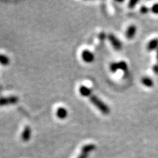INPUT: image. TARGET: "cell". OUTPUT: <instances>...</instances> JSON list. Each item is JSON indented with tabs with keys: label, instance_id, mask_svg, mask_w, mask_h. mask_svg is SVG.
<instances>
[{
	"label": "cell",
	"instance_id": "cell-1",
	"mask_svg": "<svg viewBox=\"0 0 158 158\" xmlns=\"http://www.w3.org/2000/svg\"><path fill=\"white\" fill-rule=\"evenodd\" d=\"M90 101L92 104L98 108L102 114H108L110 113V108L106 104H105L100 99H99L95 95H92L90 97Z\"/></svg>",
	"mask_w": 158,
	"mask_h": 158
},
{
	"label": "cell",
	"instance_id": "cell-2",
	"mask_svg": "<svg viewBox=\"0 0 158 158\" xmlns=\"http://www.w3.org/2000/svg\"><path fill=\"white\" fill-rule=\"evenodd\" d=\"M118 70H122L125 72L127 70V64L124 61H121L119 62H114L110 64V70L112 73H115Z\"/></svg>",
	"mask_w": 158,
	"mask_h": 158
},
{
	"label": "cell",
	"instance_id": "cell-3",
	"mask_svg": "<svg viewBox=\"0 0 158 158\" xmlns=\"http://www.w3.org/2000/svg\"><path fill=\"white\" fill-rule=\"evenodd\" d=\"M18 102H19V98L16 96H10L7 97V98H0V106L15 104Z\"/></svg>",
	"mask_w": 158,
	"mask_h": 158
},
{
	"label": "cell",
	"instance_id": "cell-4",
	"mask_svg": "<svg viewBox=\"0 0 158 158\" xmlns=\"http://www.w3.org/2000/svg\"><path fill=\"white\" fill-rule=\"evenodd\" d=\"M108 39H109L110 43L116 50H120L122 47V43L120 42L119 40L117 37H116L113 34H109L108 35Z\"/></svg>",
	"mask_w": 158,
	"mask_h": 158
},
{
	"label": "cell",
	"instance_id": "cell-5",
	"mask_svg": "<svg viewBox=\"0 0 158 158\" xmlns=\"http://www.w3.org/2000/svg\"><path fill=\"white\" fill-rule=\"evenodd\" d=\"M81 57L84 62H89V63L93 62L94 59V55L89 50L83 51L81 54Z\"/></svg>",
	"mask_w": 158,
	"mask_h": 158
},
{
	"label": "cell",
	"instance_id": "cell-6",
	"mask_svg": "<svg viewBox=\"0 0 158 158\" xmlns=\"http://www.w3.org/2000/svg\"><path fill=\"white\" fill-rule=\"evenodd\" d=\"M31 130L30 127L29 126H27L25 127L24 129H23L22 133H21V139L23 140V141H28L29 139L31 138Z\"/></svg>",
	"mask_w": 158,
	"mask_h": 158
},
{
	"label": "cell",
	"instance_id": "cell-7",
	"mask_svg": "<svg viewBox=\"0 0 158 158\" xmlns=\"http://www.w3.org/2000/svg\"><path fill=\"white\" fill-rule=\"evenodd\" d=\"M136 34V27L131 25L128 27L126 31V37L128 39H133Z\"/></svg>",
	"mask_w": 158,
	"mask_h": 158
},
{
	"label": "cell",
	"instance_id": "cell-8",
	"mask_svg": "<svg viewBox=\"0 0 158 158\" xmlns=\"http://www.w3.org/2000/svg\"><path fill=\"white\" fill-rule=\"evenodd\" d=\"M68 110H67L66 108H64L61 107L59 108L58 109L56 110V116L57 117L60 118V119H64V118L68 116Z\"/></svg>",
	"mask_w": 158,
	"mask_h": 158
},
{
	"label": "cell",
	"instance_id": "cell-9",
	"mask_svg": "<svg viewBox=\"0 0 158 158\" xmlns=\"http://www.w3.org/2000/svg\"><path fill=\"white\" fill-rule=\"evenodd\" d=\"M155 49H158V39L155 38L149 41L147 45V50L149 51H154Z\"/></svg>",
	"mask_w": 158,
	"mask_h": 158
},
{
	"label": "cell",
	"instance_id": "cell-10",
	"mask_svg": "<svg viewBox=\"0 0 158 158\" xmlns=\"http://www.w3.org/2000/svg\"><path fill=\"white\" fill-rule=\"evenodd\" d=\"M79 92H80V94H81L82 96L88 97L90 96L91 94H92V90L86 86L82 85V86H81L80 88H79Z\"/></svg>",
	"mask_w": 158,
	"mask_h": 158
},
{
	"label": "cell",
	"instance_id": "cell-11",
	"mask_svg": "<svg viewBox=\"0 0 158 158\" xmlns=\"http://www.w3.org/2000/svg\"><path fill=\"white\" fill-rule=\"evenodd\" d=\"M95 149H96V146L94 145V144H86V145H85L83 147V148L81 149V152L89 154Z\"/></svg>",
	"mask_w": 158,
	"mask_h": 158
},
{
	"label": "cell",
	"instance_id": "cell-12",
	"mask_svg": "<svg viewBox=\"0 0 158 158\" xmlns=\"http://www.w3.org/2000/svg\"><path fill=\"white\" fill-rule=\"evenodd\" d=\"M141 83L144 85V86H147V87H152L154 85L153 81L152 80L151 78H148V77H143V78L141 79Z\"/></svg>",
	"mask_w": 158,
	"mask_h": 158
},
{
	"label": "cell",
	"instance_id": "cell-13",
	"mask_svg": "<svg viewBox=\"0 0 158 158\" xmlns=\"http://www.w3.org/2000/svg\"><path fill=\"white\" fill-rule=\"evenodd\" d=\"M9 63H10V59L8 56L4 54H0V64L6 66V65L9 64Z\"/></svg>",
	"mask_w": 158,
	"mask_h": 158
},
{
	"label": "cell",
	"instance_id": "cell-14",
	"mask_svg": "<svg viewBox=\"0 0 158 158\" xmlns=\"http://www.w3.org/2000/svg\"><path fill=\"white\" fill-rule=\"evenodd\" d=\"M138 3V1L137 0H131V1L129 2L128 3V7L129 8H133V7H135V5Z\"/></svg>",
	"mask_w": 158,
	"mask_h": 158
},
{
	"label": "cell",
	"instance_id": "cell-15",
	"mask_svg": "<svg viewBox=\"0 0 158 158\" xmlns=\"http://www.w3.org/2000/svg\"><path fill=\"white\" fill-rule=\"evenodd\" d=\"M151 11L155 14H158V3H156L151 8Z\"/></svg>",
	"mask_w": 158,
	"mask_h": 158
},
{
	"label": "cell",
	"instance_id": "cell-16",
	"mask_svg": "<svg viewBox=\"0 0 158 158\" xmlns=\"http://www.w3.org/2000/svg\"><path fill=\"white\" fill-rule=\"evenodd\" d=\"M140 11H141V13H143V14H146V13H147L148 12H149V8L146 7V6H142L141 9H140Z\"/></svg>",
	"mask_w": 158,
	"mask_h": 158
},
{
	"label": "cell",
	"instance_id": "cell-17",
	"mask_svg": "<svg viewBox=\"0 0 158 158\" xmlns=\"http://www.w3.org/2000/svg\"><path fill=\"white\" fill-rule=\"evenodd\" d=\"M88 155H89V154L81 152V155L78 156V158H87L88 157Z\"/></svg>",
	"mask_w": 158,
	"mask_h": 158
},
{
	"label": "cell",
	"instance_id": "cell-18",
	"mask_svg": "<svg viewBox=\"0 0 158 158\" xmlns=\"http://www.w3.org/2000/svg\"><path fill=\"white\" fill-rule=\"evenodd\" d=\"M153 70L155 73L158 74V64H156L155 66L153 67Z\"/></svg>",
	"mask_w": 158,
	"mask_h": 158
},
{
	"label": "cell",
	"instance_id": "cell-19",
	"mask_svg": "<svg viewBox=\"0 0 158 158\" xmlns=\"http://www.w3.org/2000/svg\"><path fill=\"white\" fill-rule=\"evenodd\" d=\"M99 37H100V38H101V39H103L104 37H106V35H105L104 33H101L100 35H99Z\"/></svg>",
	"mask_w": 158,
	"mask_h": 158
},
{
	"label": "cell",
	"instance_id": "cell-20",
	"mask_svg": "<svg viewBox=\"0 0 158 158\" xmlns=\"http://www.w3.org/2000/svg\"><path fill=\"white\" fill-rule=\"evenodd\" d=\"M157 62H158V49L157 50Z\"/></svg>",
	"mask_w": 158,
	"mask_h": 158
}]
</instances>
